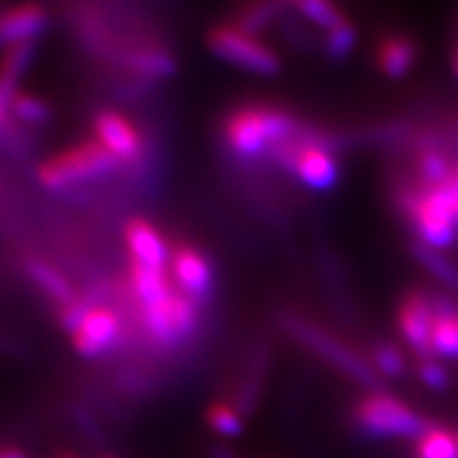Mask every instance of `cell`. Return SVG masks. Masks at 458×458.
<instances>
[{
    "label": "cell",
    "instance_id": "obj_1",
    "mask_svg": "<svg viewBox=\"0 0 458 458\" xmlns=\"http://www.w3.org/2000/svg\"><path fill=\"white\" fill-rule=\"evenodd\" d=\"M303 128L289 111L267 105H246L232 111L223 122V139L233 156L257 159L293 142Z\"/></svg>",
    "mask_w": 458,
    "mask_h": 458
},
{
    "label": "cell",
    "instance_id": "obj_2",
    "mask_svg": "<svg viewBox=\"0 0 458 458\" xmlns=\"http://www.w3.org/2000/svg\"><path fill=\"white\" fill-rule=\"evenodd\" d=\"M122 165L98 140H81L38 165V181L47 189H68L111 174Z\"/></svg>",
    "mask_w": 458,
    "mask_h": 458
},
{
    "label": "cell",
    "instance_id": "obj_3",
    "mask_svg": "<svg viewBox=\"0 0 458 458\" xmlns=\"http://www.w3.org/2000/svg\"><path fill=\"white\" fill-rule=\"evenodd\" d=\"M352 418L360 431L376 439H418L428 427L408 403L382 391H371L359 399Z\"/></svg>",
    "mask_w": 458,
    "mask_h": 458
},
{
    "label": "cell",
    "instance_id": "obj_4",
    "mask_svg": "<svg viewBox=\"0 0 458 458\" xmlns=\"http://www.w3.org/2000/svg\"><path fill=\"white\" fill-rule=\"evenodd\" d=\"M411 225H414L420 244L444 250L454 244L458 233L456 202L448 185L422 187L410 191L403 198Z\"/></svg>",
    "mask_w": 458,
    "mask_h": 458
},
{
    "label": "cell",
    "instance_id": "obj_5",
    "mask_svg": "<svg viewBox=\"0 0 458 458\" xmlns=\"http://www.w3.org/2000/svg\"><path fill=\"white\" fill-rule=\"evenodd\" d=\"M283 327L286 334L293 337L295 342H300L301 346H306L308 351L318 354L320 359H325L331 368L342 371L344 376H348L351 380L359 382V385L376 388L377 386V376L374 365L369 360H365L360 354L352 351L348 344L337 340L334 334L320 329L318 325L310 323V320L295 317V314H286L283 317Z\"/></svg>",
    "mask_w": 458,
    "mask_h": 458
},
{
    "label": "cell",
    "instance_id": "obj_6",
    "mask_svg": "<svg viewBox=\"0 0 458 458\" xmlns=\"http://www.w3.org/2000/svg\"><path fill=\"white\" fill-rule=\"evenodd\" d=\"M208 49L227 64L242 68L261 77H272L280 72V57L270 45L259 37L242 30L236 24L216 26L208 32Z\"/></svg>",
    "mask_w": 458,
    "mask_h": 458
},
{
    "label": "cell",
    "instance_id": "obj_7",
    "mask_svg": "<svg viewBox=\"0 0 458 458\" xmlns=\"http://www.w3.org/2000/svg\"><path fill=\"white\" fill-rule=\"evenodd\" d=\"M140 318L142 327L156 346L172 348L198 329V301L176 286L174 293L165 300L151 306H140Z\"/></svg>",
    "mask_w": 458,
    "mask_h": 458
},
{
    "label": "cell",
    "instance_id": "obj_8",
    "mask_svg": "<svg viewBox=\"0 0 458 458\" xmlns=\"http://www.w3.org/2000/svg\"><path fill=\"white\" fill-rule=\"evenodd\" d=\"M272 157L314 191H327L340 179V165L334 153L323 142L306 139V136L278 147Z\"/></svg>",
    "mask_w": 458,
    "mask_h": 458
},
{
    "label": "cell",
    "instance_id": "obj_9",
    "mask_svg": "<svg viewBox=\"0 0 458 458\" xmlns=\"http://www.w3.org/2000/svg\"><path fill=\"white\" fill-rule=\"evenodd\" d=\"M122 317L102 303H94L71 334L72 348L85 359L105 357L122 342Z\"/></svg>",
    "mask_w": 458,
    "mask_h": 458
},
{
    "label": "cell",
    "instance_id": "obj_10",
    "mask_svg": "<svg viewBox=\"0 0 458 458\" xmlns=\"http://www.w3.org/2000/svg\"><path fill=\"white\" fill-rule=\"evenodd\" d=\"M94 136L122 164L136 162L145 151L140 130L123 113L113 111V108H105L94 114Z\"/></svg>",
    "mask_w": 458,
    "mask_h": 458
},
{
    "label": "cell",
    "instance_id": "obj_11",
    "mask_svg": "<svg viewBox=\"0 0 458 458\" xmlns=\"http://www.w3.org/2000/svg\"><path fill=\"white\" fill-rule=\"evenodd\" d=\"M435 297L425 293H410L401 301L397 312L399 334L408 342V346L420 359L433 357L431 354V331L435 323Z\"/></svg>",
    "mask_w": 458,
    "mask_h": 458
},
{
    "label": "cell",
    "instance_id": "obj_12",
    "mask_svg": "<svg viewBox=\"0 0 458 458\" xmlns=\"http://www.w3.org/2000/svg\"><path fill=\"white\" fill-rule=\"evenodd\" d=\"M170 274L182 293L199 301L210 293L215 283L213 263L191 244H174L170 253Z\"/></svg>",
    "mask_w": 458,
    "mask_h": 458
},
{
    "label": "cell",
    "instance_id": "obj_13",
    "mask_svg": "<svg viewBox=\"0 0 458 458\" xmlns=\"http://www.w3.org/2000/svg\"><path fill=\"white\" fill-rule=\"evenodd\" d=\"M34 60V43L9 45L0 57V134L7 131L15 119L11 117V105L20 94V81Z\"/></svg>",
    "mask_w": 458,
    "mask_h": 458
},
{
    "label": "cell",
    "instance_id": "obj_14",
    "mask_svg": "<svg viewBox=\"0 0 458 458\" xmlns=\"http://www.w3.org/2000/svg\"><path fill=\"white\" fill-rule=\"evenodd\" d=\"M49 24L47 11L37 3H24L0 13V43H34Z\"/></svg>",
    "mask_w": 458,
    "mask_h": 458
},
{
    "label": "cell",
    "instance_id": "obj_15",
    "mask_svg": "<svg viewBox=\"0 0 458 458\" xmlns=\"http://www.w3.org/2000/svg\"><path fill=\"white\" fill-rule=\"evenodd\" d=\"M125 246L130 250V259L145 263L153 267H165L170 259V246L165 242L157 227L145 219H131L123 229Z\"/></svg>",
    "mask_w": 458,
    "mask_h": 458
},
{
    "label": "cell",
    "instance_id": "obj_16",
    "mask_svg": "<svg viewBox=\"0 0 458 458\" xmlns=\"http://www.w3.org/2000/svg\"><path fill=\"white\" fill-rule=\"evenodd\" d=\"M130 289L140 306H151L176 291L172 274L165 267H153L130 259Z\"/></svg>",
    "mask_w": 458,
    "mask_h": 458
},
{
    "label": "cell",
    "instance_id": "obj_17",
    "mask_svg": "<svg viewBox=\"0 0 458 458\" xmlns=\"http://www.w3.org/2000/svg\"><path fill=\"white\" fill-rule=\"evenodd\" d=\"M119 64L147 79H165L176 71V62L170 51L157 45H136L119 51Z\"/></svg>",
    "mask_w": 458,
    "mask_h": 458
},
{
    "label": "cell",
    "instance_id": "obj_18",
    "mask_svg": "<svg viewBox=\"0 0 458 458\" xmlns=\"http://www.w3.org/2000/svg\"><path fill=\"white\" fill-rule=\"evenodd\" d=\"M435 308L431 354L435 359H458V308L444 297H435Z\"/></svg>",
    "mask_w": 458,
    "mask_h": 458
},
{
    "label": "cell",
    "instance_id": "obj_19",
    "mask_svg": "<svg viewBox=\"0 0 458 458\" xmlns=\"http://www.w3.org/2000/svg\"><path fill=\"white\" fill-rule=\"evenodd\" d=\"M26 270L34 280V284H37L49 300H54L60 308L68 306V303H72L79 297L74 293L71 280L57 270V267L51 266V263L43 259H30L26 263Z\"/></svg>",
    "mask_w": 458,
    "mask_h": 458
},
{
    "label": "cell",
    "instance_id": "obj_20",
    "mask_svg": "<svg viewBox=\"0 0 458 458\" xmlns=\"http://www.w3.org/2000/svg\"><path fill=\"white\" fill-rule=\"evenodd\" d=\"M377 66L391 79H401L411 71L416 62V45L408 37H391L377 47Z\"/></svg>",
    "mask_w": 458,
    "mask_h": 458
},
{
    "label": "cell",
    "instance_id": "obj_21",
    "mask_svg": "<svg viewBox=\"0 0 458 458\" xmlns=\"http://www.w3.org/2000/svg\"><path fill=\"white\" fill-rule=\"evenodd\" d=\"M418 458H458V431L428 425L416 439Z\"/></svg>",
    "mask_w": 458,
    "mask_h": 458
},
{
    "label": "cell",
    "instance_id": "obj_22",
    "mask_svg": "<svg viewBox=\"0 0 458 458\" xmlns=\"http://www.w3.org/2000/svg\"><path fill=\"white\" fill-rule=\"evenodd\" d=\"M206 425L219 437L236 439L244 433L246 418L229 401H213L204 411Z\"/></svg>",
    "mask_w": 458,
    "mask_h": 458
},
{
    "label": "cell",
    "instance_id": "obj_23",
    "mask_svg": "<svg viewBox=\"0 0 458 458\" xmlns=\"http://www.w3.org/2000/svg\"><path fill=\"white\" fill-rule=\"evenodd\" d=\"M286 3L297 11L303 20H308L310 24L323 28V30L327 32L346 21V17H344L340 7H337L334 0H286Z\"/></svg>",
    "mask_w": 458,
    "mask_h": 458
},
{
    "label": "cell",
    "instance_id": "obj_24",
    "mask_svg": "<svg viewBox=\"0 0 458 458\" xmlns=\"http://www.w3.org/2000/svg\"><path fill=\"white\" fill-rule=\"evenodd\" d=\"M414 257L425 270L437 280L439 284L456 289L458 286V267L452 263L450 257L444 255V250L431 249V246L418 244L414 246Z\"/></svg>",
    "mask_w": 458,
    "mask_h": 458
},
{
    "label": "cell",
    "instance_id": "obj_25",
    "mask_svg": "<svg viewBox=\"0 0 458 458\" xmlns=\"http://www.w3.org/2000/svg\"><path fill=\"white\" fill-rule=\"evenodd\" d=\"M283 3H286V0H253V3L246 4V7L240 11L236 26L257 37V32L270 26V21L276 17Z\"/></svg>",
    "mask_w": 458,
    "mask_h": 458
},
{
    "label": "cell",
    "instance_id": "obj_26",
    "mask_svg": "<svg viewBox=\"0 0 458 458\" xmlns=\"http://www.w3.org/2000/svg\"><path fill=\"white\" fill-rule=\"evenodd\" d=\"M11 117L24 125H45L51 119V106L38 96L20 91L11 105Z\"/></svg>",
    "mask_w": 458,
    "mask_h": 458
},
{
    "label": "cell",
    "instance_id": "obj_27",
    "mask_svg": "<svg viewBox=\"0 0 458 458\" xmlns=\"http://www.w3.org/2000/svg\"><path fill=\"white\" fill-rule=\"evenodd\" d=\"M418 172H420V179L425 182V187H439L450 181L454 168H452L450 159L442 151L425 148L420 153V159H418Z\"/></svg>",
    "mask_w": 458,
    "mask_h": 458
},
{
    "label": "cell",
    "instance_id": "obj_28",
    "mask_svg": "<svg viewBox=\"0 0 458 458\" xmlns=\"http://www.w3.org/2000/svg\"><path fill=\"white\" fill-rule=\"evenodd\" d=\"M371 365H374L377 376L385 377H401L405 371V357L394 344H377L371 352Z\"/></svg>",
    "mask_w": 458,
    "mask_h": 458
},
{
    "label": "cell",
    "instance_id": "obj_29",
    "mask_svg": "<svg viewBox=\"0 0 458 458\" xmlns=\"http://www.w3.org/2000/svg\"><path fill=\"white\" fill-rule=\"evenodd\" d=\"M354 45H357V30L348 20L325 34V54L331 60H344L346 55H351Z\"/></svg>",
    "mask_w": 458,
    "mask_h": 458
},
{
    "label": "cell",
    "instance_id": "obj_30",
    "mask_svg": "<svg viewBox=\"0 0 458 458\" xmlns=\"http://www.w3.org/2000/svg\"><path fill=\"white\" fill-rule=\"evenodd\" d=\"M418 377L431 391H445L450 386V371L439 359L427 357L418 363Z\"/></svg>",
    "mask_w": 458,
    "mask_h": 458
},
{
    "label": "cell",
    "instance_id": "obj_31",
    "mask_svg": "<svg viewBox=\"0 0 458 458\" xmlns=\"http://www.w3.org/2000/svg\"><path fill=\"white\" fill-rule=\"evenodd\" d=\"M0 458H30V456H28L24 450L13 448V445H4V448H0Z\"/></svg>",
    "mask_w": 458,
    "mask_h": 458
},
{
    "label": "cell",
    "instance_id": "obj_32",
    "mask_svg": "<svg viewBox=\"0 0 458 458\" xmlns=\"http://www.w3.org/2000/svg\"><path fill=\"white\" fill-rule=\"evenodd\" d=\"M208 458H238V456L229 448H225V445H215V448H210Z\"/></svg>",
    "mask_w": 458,
    "mask_h": 458
},
{
    "label": "cell",
    "instance_id": "obj_33",
    "mask_svg": "<svg viewBox=\"0 0 458 458\" xmlns=\"http://www.w3.org/2000/svg\"><path fill=\"white\" fill-rule=\"evenodd\" d=\"M448 185V189L452 191V196H454V202H456V219H458V168H454V172H452L450 181L445 182Z\"/></svg>",
    "mask_w": 458,
    "mask_h": 458
},
{
    "label": "cell",
    "instance_id": "obj_34",
    "mask_svg": "<svg viewBox=\"0 0 458 458\" xmlns=\"http://www.w3.org/2000/svg\"><path fill=\"white\" fill-rule=\"evenodd\" d=\"M450 62H452V72H454V77L458 79V41L454 43V49H452Z\"/></svg>",
    "mask_w": 458,
    "mask_h": 458
},
{
    "label": "cell",
    "instance_id": "obj_35",
    "mask_svg": "<svg viewBox=\"0 0 458 458\" xmlns=\"http://www.w3.org/2000/svg\"><path fill=\"white\" fill-rule=\"evenodd\" d=\"M55 458H79L74 452H60V454H55Z\"/></svg>",
    "mask_w": 458,
    "mask_h": 458
},
{
    "label": "cell",
    "instance_id": "obj_36",
    "mask_svg": "<svg viewBox=\"0 0 458 458\" xmlns=\"http://www.w3.org/2000/svg\"><path fill=\"white\" fill-rule=\"evenodd\" d=\"M98 458H117V456H113V454H108V452H105V454H100Z\"/></svg>",
    "mask_w": 458,
    "mask_h": 458
}]
</instances>
